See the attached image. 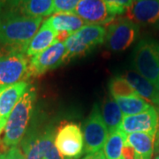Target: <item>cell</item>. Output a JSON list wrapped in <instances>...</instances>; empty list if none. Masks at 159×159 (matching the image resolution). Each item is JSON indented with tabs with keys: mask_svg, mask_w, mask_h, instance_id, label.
Listing matches in <instances>:
<instances>
[{
	"mask_svg": "<svg viewBox=\"0 0 159 159\" xmlns=\"http://www.w3.org/2000/svg\"><path fill=\"white\" fill-rule=\"evenodd\" d=\"M42 21L43 18L41 17H29L11 11H1L0 44L7 50V52L19 51L25 54Z\"/></svg>",
	"mask_w": 159,
	"mask_h": 159,
	"instance_id": "6da1fadb",
	"label": "cell"
},
{
	"mask_svg": "<svg viewBox=\"0 0 159 159\" xmlns=\"http://www.w3.org/2000/svg\"><path fill=\"white\" fill-rule=\"evenodd\" d=\"M36 92L33 86H29L21 98L13 108L5 126L3 142L6 147L18 146L27 134L29 122L34 111Z\"/></svg>",
	"mask_w": 159,
	"mask_h": 159,
	"instance_id": "7a4b0ae2",
	"label": "cell"
},
{
	"mask_svg": "<svg viewBox=\"0 0 159 159\" xmlns=\"http://www.w3.org/2000/svg\"><path fill=\"white\" fill-rule=\"evenodd\" d=\"M55 129L51 124L33 125L20 142L26 159H66L54 143Z\"/></svg>",
	"mask_w": 159,
	"mask_h": 159,
	"instance_id": "3957f363",
	"label": "cell"
},
{
	"mask_svg": "<svg viewBox=\"0 0 159 159\" xmlns=\"http://www.w3.org/2000/svg\"><path fill=\"white\" fill-rule=\"evenodd\" d=\"M133 63L135 71L159 90V41L153 38L141 40L134 48Z\"/></svg>",
	"mask_w": 159,
	"mask_h": 159,
	"instance_id": "277c9868",
	"label": "cell"
},
{
	"mask_svg": "<svg viewBox=\"0 0 159 159\" xmlns=\"http://www.w3.org/2000/svg\"><path fill=\"white\" fill-rule=\"evenodd\" d=\"M105 34L106 29L99 25H85L79 31L71 34L65 42L67 51L66 62L73 57L86 55L103 43Z\"/></svg>",
	"mask_w": 159,
	"mask_h": 159,
	"instance_id": "5b68a950",
	"label": "cell"
},
{
	"mask_svg": "<svg viewBox=\"0 0 159 159\" xmlns=\"http://www.w3.org/2000/svg\"><path fill=\"white\" fill-rule=\"evenodd\" d=\"M139 34L140 26L127 18L120 17L109 24L104 44L111 51L122 52L136 41Z\"/></svg>",
	"mask_w": 159,
	"mask_h": 159,
	"instance_id": "8992f818",
	"label": "cell"
},
{
	"mask_svg": "<svg viewBox=\"0 0 159 159\" xmlns=\"http://www.w3.org/2000/svg\"><path fill=\"white\" fill-rule=\"evenodd\" d=\"M27 56L19 51L0 55V91L28 78Z\"/></svg>",
	"mask_w": 159,
	"mask_h": 159,
	"instance_id": "52a82bcc",
	"label": "cell"
},
{
	"mask_svg": "<svg viewBox=\"0 0 159 159\" xmlns=\"http://www.w3.org/2000/svg\"><path fill=\"white\" fill-rule=\"evenodd\" d=\"M54 143L66 159H78L84 153V140L80 126L75 123L61 125L55 132Z\"/></svg>",
	"mask_w": 159,
	"mask_h": 159,
	"instance_id": "ba28073f",
	"label": "cell"
},
{
	"mask_svg": "<svg viewBox=\"0 0 159 159\" xmlns=\"http://www.w3.org/2000/svg\"><path fill=\"white\" fill-rule=\"evenodd\" d=\"M84 153L91 154L101 150L109 136V131L105 125L101 109L95 104L89 116L86 119L83 125Z\"/></svg>",
	"mask_w": 159,
	"mask_h": 159,
	"instance_id": "9c48e42d",
	"label": "cell"
},
{
	"mask_svg": "<svg viewBox=\"0 0 159 159\" xmlns=\"http://www.w3.org/2000/svg\"><path fill=\"white\" fill-rule=\"evenodd\" d=\"M66 52L65 43L57 42L39 54L32 57L29 64L28 78L40 76L58 67L66 62Z\"/></svg>",
	"mask_w": 159,
	"mask_h": 159,
	"instance_id": "30bf717a",
	"label": "cell"
},
{
	"mask_svg": "<svg viewBox=\"0 0 159 159\" xmlns=\"http://www.w3.org/2000/svg\"><path fill=\"white\" fill-rule=\"evenodd\" d=\"M125 13L138 26L159 29V0L134 1Z\"/></svg>",
	"mask_w": 159,
	"mask_h": 159,
	"instance_id": "8fae6325",
	"label": "cell"
},
{
	"mask_svg": "<svg viewBox=\"0 0 159 159\" xmlns=\"http://www.w3.org/2000/svg\"><path fill=\"white\" fill-rule=\"evenodd\" d=\"M74 13L78 15L86 25H107L116 18L109 11L103 0H81Z\"/></svg>",
	"mask_w": 159,
	"mask_h": 159,
	"instance_id": "7c38bea8",
	"label": "cell"
},
{
	"mask_svg": "<svg viewBox=\"0 0 159 159\" xmlns=\"http://www.w3.org/2000/svg\"><path fill=\"white\" fill-rule=\"evenodd\" d=\"M158 120V112L152 106L142 113L124 116L119 130L125 134L133 133H156Z\"/></svg>",
	"mask_w": 159,
	"mask_h": 159,
	"instance_id": "4fadbf2b",
	"label": "cell"
},
{
	"mask_svg": "<svg viewBox=\"0 0 159 159\" xmlns=\"http://www.w3.org/2000/svg\"><path fill=\"white\" fill-rule=\"evenodd\" d=\"M3 11L43 18L53 13V0H8Z\"/></svg>",
	"mask_w": 159,
	"mask_h": 159,
	"instance_id": "5bb4252c",
	"label": "cell"
},
{
	"mask_svg": "<svg viewBox=\"0 0 159 159\" xmlns=\"http://www.w3.org/2000/svg\"><path fill=\"white\" fill-rule=\"evenodd\" d=\"M29 87V83L23 80L0 91V134L5 129L12 110Z\"/></svg>",
	"mask_w": 159,
	"mask_h": 159,
	"instance_id": "9a60e30c",
	"label": "cell"
},
{
	"mask_svg": "<svg viewBox=\"0 0 159 159\" xmlns=\"http://www.w3.org/2000/svg\"><path fill=\"white\" fill-rule=\"evenodd\" d=\"M124 78L140 97L157 105L159 110V90L150 81L145 79L135 70L126 71Z\"/></svg>",
	"mask_w": 159,
	"mask_h": 159,
	"instance_id": "2e32d148",
	"label": "cell"
},
{
	"mask_svg": "<svg viewBox=\"0 0 159 159\" xmlns=\"http://www.w3.org/2000/svg\"><path fill=\"white\" fill-rule=\"evenodd\" d=\"M57 42V32L44 21L30 41L25 54L28 57H34Z\"/></svg>",
	"mask_w": 159,
	"mask_h": 159,
	"instance_id": "e0dca14e",
	"label": "cell"
},
{
	"mask_svg": "<svg viewBox=\"0 0 159 159\" xmlns=\"http://www.w3.org/2000/svg\"><path fill=\"white\" fill-rule=\"evenodd\" d=\"M45 22L56 32H67L74 34L86 23L74 12H58L51 15Z\"/></svg>",
	"mask_w": 159,
	"mask_h": 159,
	"instance_id": "ac0fdd59",
	"label": "cell"
},
{
	"mask_svg": "<svg viewBox=\"0 0 159 159\" xmlns=\"http://www.w3.org/2000/svg\"><path fill=\"white\" fill-rule=\"evenodd\" d=\"M101 114L108 128L109 134L119 130L124 115L113 97H107L103 101L101 108Z\"/></svg>",
	"mask_w": 159,
	"mask_h": 159,
	"instance_id": "d6986e66",
	"label": "cell"
},
{
	"mask_svg": "<svg viewBox=\"0 0 159 159\" xmlns=\"http://www.w3.org/2000/svg\"><path fill=\"white\" fill-rule=\"evenodd\" d=\"M156 133H133L126 134L125 142L146 159H151L154 153Z\"/></svg>",
	"mask_w": 159,
	"mask_h": 159,
	"instance_id": "ffe728a7",
	"label": "cell"
},
{
	"mask_svg": "<svg viewBox=\"0 0 159 159\" xmlns=\"http://www.w3.org/2000/svg\"><path fill=\"white\" fill-rule=\"evenodd\" d=\"M114 99L119 104V109L121 110L124 116H132L142 113L152 107L149 102L140 96L117 97Z\"/></svg>",
	"mask_w": 159,
	"mask_h": 159,
	"instance_id": "44dd1931",
	"label": "cell"
},
{
	"mask_svg": "<svg viewBox=\"0 0 159 159\" xmlns=\"http://www.w3.org/2000/svg\"><path fill=\"white\" fill-rule=\"evenodd\" d=\"M126 134L118 130L109 134L108 139L103 146V154L106 159H122V149Z\"/></svg>",
	"mask_w": 159,
	"mask_h": 159,
	"instance_id": "7402d4cb",
	"label": "cell"
},
{
	"mask_svg": "<svg viewBox=\"0 0 159 159\" xmlns=\"http://www.w3.org/2000/svg\"><path fill=\"white\" fill-rule=\"evenodd\" d=\"M109 89L113 98L139 96L124 77H115L111 79L109 84Z\"/></svg>",
	"mask_w": 159,
	"mask_h": 159,
	"instance_id": "603a6c76",
	"label": "cell"
},
{
	"mask_svg": "<svg viewBox=\"0 0 159 159\" xmlns=\"http://www.w3.org/2000/svg\"><path fill=\"white\" fill-rule=\"evenodd\" d=\"M109 11L114 16L124 14L133 4L134 0H103Z\"/></svg>",
	"mask_w": 159,
	"mask_h": 159,
	"instance_id": "cb8c5ba5",
	"label": "cell"
},
{
	"mask_svg": "<svg viewBox=\"0 0 159 159\" xmlns=\"http://www.w3.org/2000/svg\"><path fill=\"white\" fill-rule=\"evenodd\" d=\"M81 0H53V13L74 12Z\"/></svg>",
	"mask_w": 159,
	"mask_h": 159,
	"instance_id": "d4e9b609",
	"label": "cell"
},
{
	"mask_svg": "<svg viewBox=\"0 0 159 159\" xmlns=\"http://www.w3.org/2000/svg\"><path fill=\"white\" fill-rule=\"evenodd\" d=\"M0 159H26V157L18 146H13L9 148L5 153L0 155Z\"/></svg>",
	"mask_w": 159,
	"mask_h": 159,
	"instance_id": "484cf974",
	"label": "cell"
},
{
	"mask_svg": "<svg viewBox=\"0 0 159 159\" xmlns=\"http://www.w3.org/2000/svg\"><path fill=\"white\" fill-rule=\"evenodd\" d=\"M122 159H146L128 143L125 142L122 149Z\"/></svg>",
	"mask_w": 159,
	"mask_h": 159,
	"instance_id": "4316f807",
	"label": "cell"
},
{
	"mask_svg": "<svg viewBox=\"0 0 159 159\" xmlns=\"http://www.w3.org/2000/svg\"><path fill=\"white\" fill-rule=\"evenodd\" d=\"M82 159H106V157H105V156L103 154V151L99 150V151L95 152V153L88 154Z\"/></svg>",
	"mask_w": 159,
	"mask_h": 159,
	"instance_id": "83f0119b",
	"label": "cell"
},
{
	"mask_svg": "<svg viewBox=\"0 0 159 159\" xmlns=\"http://www.w3.org/2000/svg\"><path fill=\"white\" fill-rule=\"evenodd\" d=\"M154 151H155V153L157 154V156L159 155V120H158V125H157V131H156V134H155Z\"/></svg>",
	"mask_w": 159,
	"mask_h": 159,
	"instance_id": "f1b7e54d",
	"label": "cell"
},
{
	"mask_svg": "<svg viewBox=\"0 0 159 159\" xmlns=\"http://www.w3.org/2000/svg\"><path fill=\"white\" fill-rule=\"evenodd\" d=\"M7 1H8V0H0V12L4 10L6 3H7Z\"/></svg>",
	"mask_w": 159,
	"mask_h": 159,
	"instance_id": "f546056e",
	"label": "cell"
},
{
	"mask_svg": "<svg viewBox=\"0 0 159 159\" xmlns=\"http://www.w3.org/2000/svg\"><path fill=\"white\" fill-rule=\"evenodd\" d=\"M156 159H159V155H157V157H156Z\"/></svg>",
	"mask_w": 159,
	"mask_h": 159,
	"instance_id": "4dcf8cb0",
	"label": "cell"
},
{
	"mask_svg": "<svg viewBox=\"0 0 159 159\" xmlns=\"http://www.w3.org/2000/svg\"><path fill=\"white\" fill-rule=\"evenodd\" d=\"M134 1H140V0H134Z\"/></svg>",
	"mask_w": 159,
	"mask_h": 159,
	"instance_id": "1f68e13d",
	"label": "cell"
}]
</instances>
